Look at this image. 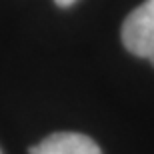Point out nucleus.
Masks as SVG:
<instances>
[{"label": "nucleus", "instance_id": "obj_1", "mask_svg": "<svg viewBox=\"0 0 154 154\" xmlns=\"http://www.w3.org/2000/svg\"><path fill=\"white\" fill-rule=\"evenodd\" d=\"M120 36L128 52L154 60V0H144L126 16Z\"/></svg>", "mask_w": 154, "mask_h": 154}, {"label": "nucleus", "instance_id": "obj_2", "mask_svg": "<svg viewBox=\"0 0 154 154\" xmlns=\"http://www.w3.org/2000/svg\"><path fill=\"white\" fill-rule=\"evenodd\" d=\"M30 154H102L92 138L78 132H56L30 148Z\"/></svg>", "mask_w": 154, "mask_h": 154}, {"label": "nucleus", "instance_id": "obj_3", "mask_svg": "<svg viewBox=\"0 0 154 154\" xmlns=\"http://www.w3.org/2000/svg\"><path fill=\"white\" fill-rule=\"evenodd\" d=\"M58 6H70V4H74L76 0H54Z\"/></svg>", "mask_w": 154, "mask_h": 154}, {"label": "nucleus", "instance_id": "obj_4", "mask_svg": "<svg viewBox=\"0 0 154 154\" xmlns=\"http://www.w3.org/2000/svg\"><path fill=\"white\" fill-rule=\"evenodd\" d=\"M0 154H2V152H0Z\"/></svg>", "mask_w": 154, "mask_h": 154}]
</instances>
